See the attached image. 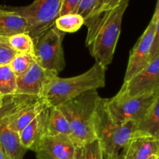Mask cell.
<instances>
[{
    "label": "cell",
    "instance_id": "6da1fadb",
    "mask_svg": "<svg viewBox=\"0 0 159 159\" xmlns=\"http://www.w3.org/2000/svg\"><path fill=\"white\" fill-rule=\"evenodd\" d=\"M130 0H123L111 10L85 20V44L96 63L107 68L112 63L121 31L123 17Z\"/></svg>",
    "mask_w": 159,
    "mask_h": 159
},
{
    "label": "cell",
    "instance_id": "7a4b0ae2",
    "mask_svg": "<svg viewBox=\"0 0 159 159\" xmlns=\"http://www.w3.org/2000/svg\"><path fill=\"white\" fill-rule=\"evenodd\" d=\"M106 71V67L96 62L88 71L77 76H55L48 84L42 97L46 99L50 107H59L83 93L105 87Z\"/></svg>",
    "mask_w": 159,
    "mask_h": 159
},
{
    "label": "cell",
    "instance_id": "3957f363",
    "mask_svg": "<svg viewBox=\"0 0 159 159\" xmlns=\"http://www.w3.org/2000/svg\"><path fill=\"white\" fill-rule=\"evenodd\" d=\"M101 98L97 90H93L58 107L69 123L71 138L77 146L97 140L96 115Z\"/></svg>",
    "mask_w": 159,
    "mask_h": 159
},
{
    "label": "cell",
    "instance_id": "277c9868",
    "mask_svg": "<svg viewBox=\"0 0 159 159\" xmlns=\"http://www.w3.org/2000/svg\"><path fill=\"white\" fill-rule=\"evenodd\" d=\"M106 99L101 98L96 110V138L105 159H118L123 148L138 132V124L134 121L121 124L115 120L107 110Z\"/></svg>",
    "mask_w": 159,
    "mask_h": 159
},
{
    "label": "cell",
    "instance_id": "5b68a950",
    "mask_svg": "<svg viewBox=\"0 0 159 159\" xmlns=\"http://www.w3.org/2000/svg\"><path fill=\"white\" fill-rule=\"evenodd\" d=\"M50 108L42 96L16 93L3 97L0 124L20 133L40 113Z\"/></svg>",
    "mask_w": 159,
    "mask_h": 159
},
{
    "label": "cell",
    "instance_id": "8992f818",
    "mask_svg": "<svg viewBox=\"0 0 159 159\" xmlns=\"http://www.w3.org/2000/svg\"><path fill=\"white\" fill-rule=\"evenodd\" d=\"M65 35L54 25L34 40L35 61L56 76L65 67L62 46Z\"/></svg>",
    "mask_w": 159,
    "mask_h": 159
},
{
    "label": "cell",
    "instance_id": "52a82bcc",
    "mask_svg": "<svg viewBox=\"0 0 159 159\" xmlns=\"http://www.w3.org/2000/svg\"><path fill=\"white\" fill-rule=\"evenodd\" d=\"M158 90L129 96L121 91L111 99H106V106L112 117L117 122L134 121L138 124L142 121L155 101Z\"/></svg>",
    "mask_w": 159,
    "mask_h": 159
},
{
    "label": "cell",
    "instance_id": "ba28073f",
    "mask_svg": "<svg viewBox=\"0 0 159 159\" xmlns=\"http://www.w3.org/2000/svg\"><path fill=\"white\" fill-rule=\"evenodd\" d=\"M62 0H34L23 6H9L21 15L27 23V33L33 40L54 25L61 9Z\"/></svg>",
    "mask_w": 159,
    "mask_h": 159
},
{
    "label": "cell",
    "instance_id": "9c48e42d",
    "mask_svg": "<svg viewBox=\"0 0 159 159\" xmlns=\"http://www.w3.org/2000/svg\"><path fill=\"white\" fill-rule=\"evenodd\" d=\"M157 20L152 16V20L144 32L138 40L130 52L124 82H128L138 73L144 69L150 62L151 48L156 29Z\"/></svg>",
    "mask_w": 159,
    "mask_h": 159
},
{
    "label": "cell",
    "instance_id": "30bf717a",
    "mask_svg": "<svg viewBox=\"0 0 159 159\" xmlns=\"http://www.w3.org/2000/svg\"><path fill=\"white\" fill-rule=\"evenodd\" d=\"M159 89V55L128 82H124L120 90L129 96L156 91Z\"/></svg>",
    "mask_w": 159,
    "mask_h": 159
},
{
    "label": "cell",
    "instance_id": "8fae6325",
    "mask_svg": "<svg viewBox=\"0 0 159 159\" xmlns=\"http://www.w3.org/2000/svg\"><path fill=\"white\" fill-rule=\"evenodd\" d=\"M77 145L66 135H47L36 151L37 159H75Z\"/></svg>",
    "mask_w": 159,
    "mask_h": 159
},
{
    "label": "cell",
    "instance_id": "7c38bea8",
    "mask_svg": "<svg viewBox=\"0 0 159 159\" xmlns=\"http://www.w3.org/2000/svg\"><path fill=\"white\" fill-rule=\"evenodd\" d=\"M55 76L35 61L24 74L17 77L16 93L42 96L48 84Z\"/></svg>",
    "mask_w": 159,
    "mask_h": 159
},
{
    "label": "cell",
    "instance_id": "4fadbf2b",
    "mask_svg": "<svg viewBox=\"0 0 159 159\" xmlns=\"http://www.w3.org/2000/svg\"><path fill=\"white\" fill-rule=\"evenodd\" d=\"M158 154L159 140L138 130L123 148L118 159H148Z\"/></svg>",
    "mask_w": 159,
    "mask_h": 159
},
{
    "label": "cell",
    "instance_id": "5bb4252c",
    "mask_svg": "<svg viewBox=\"0 0 159 159\" xmlns=\"http://www.w3.org/2000/svg\"><path fill=\"white\" fill-rule=\"evenodd\" d=\"M49 109L36 116L20 133L22 145L27 151L35 152L42 140L48 135Z\"/></svg>",
    "mask_w": 159,
    "mask_h": 159
},
{
    "label": "cell",
    "instance_id": "9a60e30c",
    "mask_svg": "<svg viewBox=\"0 0 159 159\" xmlns=\"http://www.w3.org/2000/svg\"><path fill=\"white\" fill-rule=\"evenodd\" d=\"M27 31L26 20L21 15L9 6L0 7V36L9 37Z\"/></svg>",
    "mask_w": 159,
    "mask_h": 159
},
{
    "label": "cell",
    "instance_id": "2e32d148",
    "mask_svg": "<svg viewBox=\"0 0 159 159\" xmlns=\"http://www.w3.org/2000/svg\"><path fill=\"white\" fill-rule=\"evenodd\" d=\"M0 146L9 159H23L26 150L21 144L20 133L0 124Z\"/></svg>",
    "mask_w": 159,
    "mask_h": 159
},
{
    "label": "cell",
    "instance_id": "e0dca14e",
    "mask_svg": "<svg viewBox=\"0 0 159 159\" xmlns=\"http://www.w3.org/2000/svg\"><path fill=\"white\" fill-rule=\"evenodd\" d=\"M123 0H82L77 13L83 17L84 20L111 10L120 4Z\"/></svg>",
    "mask_w": 159,
    "mask_h": 159
},
{
    "label": "cell",
    "instance_id": "ac0fdd59",
    "mask_svg": "<svg viewBox=\"0 0 159 159\" xmlns=\"http://www.w3.org/2000/svg\"><path fill=\"white\" fill-rule=\"evenodd\" d=\"M138 130L159 140V89L147 114L138 125Z\"/></svg>",
    "mask_w": 159,
    "mask_h": 159
},
{
    "label": "cell",
    "instance_id": "d6986e66",
    "mask_svg": "<svg viewBox=\"0 0 159 159\" xmlns=\"http://www.w3.org/2000/svg\"><path fill=\"white\" fill-rule=\"evenodd\" d=\"M66 135L71 138L69 123L58 107H50L48 135Z\"/></svg>",
    "mask_w": 159,
    "mask_h": 159
},
{
    "label": "cell",
    "instance_id": "ffe728a7",
    "mask_svg": "<svg viewBox=\"0 0 159 159\" xmlns=\"http://www.w3.org/2000/svg\"><path fill=\"white\" fill-rule=\"evenodd\" d=\"M17 92V77L9 65L0 66V95L2 97Z\"/></svg>",
    "mask_w": 159,
    "mask_h": 159
},
{
    "label": "cell",
    "instance_id": "44dd1931",
    "mask_svg": "<svg viewBox=\"0 0 159 159\" xmlns=\"http://www.w3.org/2000/svg\"><path fill=\"white\" fill-rule=\"evenodd\" d=\"M85 20L79 13H69L56 19L54 26L63 33H75L84 25Z\"/></svg>",
    "mask_w": 159,
    "mask_h": 159
},
{
    "label": "cell",
    "instance_id": "7402d4cb",
    "mask_svg": "<svg viewBox=\"0 0 159 159\" xmlns=\"http://www.w3.org/2000/svg\"><path fill=\"white\" fill-rule=\"evenodd\" d=\"M9 42L18 54H29L34 55V41L27 33L11 36L9 37Z\"/></svg>",
    "mask_w": 159,
    "mask_h": 159
},
{
    "label": "cell",
    "instance_id": "603a6c76",
    "mask_svg": "<svg viewBox=\"0 0 159 159\" xmlns=\"http://www.w3.org/2000/svg\"><path fill=\"white\" fill-rule=\"evenodd\" d=\"M75 159H105V158L100 144L98 140H96L84 146H77Z\"/></svg>",
    "mask_w": 159,
    "mask_h": 159
},
{
    "label": "cell",
    "instance_id": "cb8c5ba5",
    "mask_svg": "<svg viewBox=\"0 0 159 159\" xmlns=\"http://www.w3.org/2000/svg\"><path fill=\"white\" fill-rule=\"evenodd\" d=\"M35 62L34 56L29 54H17L14 57L12 61L9 63V66L16 77L24 74Z\"/></svg>",
    "mask_w": 159,
    "mask_h": 159
},
{
    "label": "cell",
    "instance_id": "d4e9b609",
    "mask_svg": "<svg viewBox=\"0 0 159 159\" xmlns=\"http://www.w3.org/2000/svg\"><path fill=\"white\" fill-rule=\"evenodd\" d=\"M18 53L9 42V37L0 36V66L9 65Z\"/></svg>",
    "mask_w": 159,
    "mask_h": 159
},
{
    "label": "cell",
    "instance_id": "484cf974",
    "mask_svg": "<svg viewBox=\"0 0 159 159\" xmlns=\"http://www.w3.org/2000/svg\"><path fill=\"white\" fill-rule=\"evenodd\" d=\"M81 2L82 0H62L59 16L69 13H77Z\"/></svg>",
    "mask_w": 159,
    "mask_h": 159
},
{
    "label": "cell",
    "instance_id": "4316f807",
    "mask_svg": "<svg viewBox=\"0 0 159 159\" xmlns=\"http://www.w3.org/2000/svg\"><path fill=\"white\" fill-rule=\"evenodd\" d=\"M159 55V18L158 19L155 29V35H154L153 42H152V48H151L150 54V61L158 57Z\"/></svg>",
    "mask_w": 159,
    "mask_h": 159
},
{
    "label": "cell",
    "instance_id": "83f0119b",
    "mask_svg": "<svg viewBox=\"0 0 159 159\" xmlns=\"http://www.w3.org/2000/svg\"><path fill=\"white\" fill-rule=\"evenodd\" d=\"M153 16H155L157 20L159 18V0H157L156 8H155V12H154Z\"/></svg>",
    "mask_w": 159,
    "mask_h": 159
},
{
    "label": "cell",
    "instance_id": "f1b7e54d",
    "mask_svg": "<svg viewBox=\"0 0 159 159\" xmlns=\"http://www.w3.org/2000/svg\"><path fill=\"white\" fill-rule=\"evenodd\" d=\"M0 159H9V157L6 154V152L2 148L1 146H0Z\"/></svg>",
    "mask_w": 159,
    "mask_h": 159
},
{
    "label": "cell",
    "instance_id": "f546056e",
    "mask_svg": "<svg viewBox=\"0 0 159 159\" xmlns=\"http://www.w3.org/2000/svg\"><path fill=\"white\" fill-rule=\"evenodd\" d=\"M158 157H159V154H158V155H152V156L149 157L148 159H158Z\"/></svg>",
    "mask_w": 159,
    "mask_h": 159
},
{
    "label": "cell",
    "instance_id": "4dcf8cb0",
    "mask_svg": "<svg viewBox=\"0 0 159 159\" xmlns=\"http://www.w3.org/2000/svg\"><path fill=\"white\" fill-rule=\"evenodd\" d=\"M2 102H3V97L0 95V110H1L2 107Z\"/></svg>",
    "mask_w": 159,
    "mask_h": 159
},
{
    "label": "cell",
    "instance_id": "1f68e13d",
    "mask_svg": "<svg viewBox=\"0 0 159 159\" xmlns=\"http://www.w3.org/2000/svg\"><path fill=\"white\" fill-rule=\"evenodd\" d=\"M158 159H159V157H158Z\"/></svg>",
    "mask_w": 159,
    "mask_h": 159
}]
</instances>
